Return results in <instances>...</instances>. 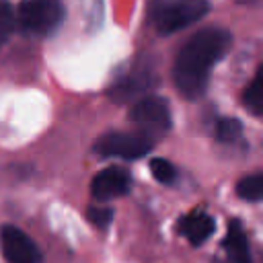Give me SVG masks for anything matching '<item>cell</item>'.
Returning a JSON list of instances; mask_svg holds the SVG:
<instances>
[{
  "label": "cell",
  "mask_w": 263,
  "mask_h": 263,
  "mask_svg": "<svg viewBox=\"0 0 263 263\" xmlns=\"http://www.w3.org/2000/svg\"><path fill=\"white\" fill-rule=\"evenodd\" d=\"M242 136V125L238 119L234 117H222L218 119V125H216V138L224 144H232L236 142L238 138Z\"/></svg>",
  "instance_id": "obj_13"
},
{
  "label": "cell",
  "mask_w": 263,
  "mask_h": 263,
  "mask_svg": "<svg viewBox=\"0 0 263 263\" xmlns=\"http://www.w3.org/2000/svg\"><path fill=\"white\" fill-rule=\"evenodd\" d=\"M150 171H152V177H154L158 183H164V185H171V183L177 179V168H175V164L168 162V160H164V158H152Z\"/></svg>",
  "instance_id": "obj_15"
},
{
  "label": "cell",
  "mask_w": 263,
  "mask_h": 263,
  "mask_svg": "<svg viewBox=\"0 0 263 263\" xmlns=\"http://www.w3.org/2000/svg\"><path fill=\"white\" fill-rule=\"evenodd\" d=\"M238 4H253V2H257V0H236Z\"/></svg>",
  "instance_id": "obj_17"
},
{
  "label": "cell",
  "mask_w": 263,
  "mask_h": 263,
  "mask_svg": "<svg viewBox=\"0 0 263 263\" xmlns=\"http://www.w3.org/2000/svg\"><path fill=\"white\" fill-rule=\"evenodd\" d=\"M86 212H88V220H90L95 226H99V228H105V226H109V222L113 220V210H111V208L90 205Z\"/></svg>",
  "instance_id": "obj_16"
},
{
  "label": "cell",
  "mask_w": 263,
  "mask_h": 263,
  "mask_svg": "<svg viewBox=\"0 0 263 263\" xmlns=\"http://www.w3.org/2000/svg\"><path fill=\"white\" fill-rule=\"evenodd\" d=\"M242 105L255 117H261V113H263V74H261V68L257 70V74L251 80V84L245 88V92H242Z\"/></svg>",
  "instance_id": "obj_11"
},
{
  "label": "cell",
  "mask_w": 263,
  "mask_h": 263,
  "mask_svg": "<svg viewBox=\"0 0 263 263\" xmlns=\"http://www.w3.org/2000/svg\"><path fill=\"white\" fill-rule=\"evenodd\" d=\"M232 35L226 29L210 27L197 31L177 53L173 64V80L177 90L193 101L203 95L212 68L226 55Z\"/></svg>",
  "instance_id": "obj_1"
},
{
  "label": "cell",
  "mask_w": 263,
  "mask_h": 263,
  "mask_svg": "<svg viewBox=\"0 0 263 263\" xmlns=\"http://www.w3.org/2000/svg\"><path fill=\"white\" fill-rule=\"evenodd\" d=\"M152 142L154 140H150L142 132H134V134L132 132H109L97 140L95 150L101 156H117L123 160H134V158L148 154V150L152 148Z\"/></svg>",
  "instance_id": "obj_5"
},
{
  "label": "cell",
  "mask_w": 263,
  "mask_h": 263,
  "mask_svg": "<svg viewBox=\"0 0 263 263\" xmlns=\"http://www.w3.org/2000/svg\"><path fill=\"white\" fill-rule=\"evenodd\" d=\"M152 80H154L152 70L148 66H138L129 74H125L121 80H117L111 86L109 95L113 97V101H127V99L142 95L146 88H150Z\"/></svg>",
  "instance_id": "obj_8"
},
{
  "label": "cell",
  "mask_w": 263,
  "mask_h": 263,
  "mask_svg": "<svg viewBox=\"0 0 263 263\" xmlns=\"http://www.w3.org/2000/svg\"><path fill=\"white\" fill-rule=\"evenodd\" d=\"M66 16L62 0H25L16 10V25L29 35L53 33Z\"/></svg>",
  "instance_id": "obj_3"
},
{
  "label": "cell",
  "mask_w": 263,
  "mask_h": 263,
  "mask_svg": "<svg viewBox=\"0 0 263 263\" xmlns=\"http://www.w3.org/2000/svg\"><path fill=\"white\" fill-rule=\"evenodd\" d=\"M132 187V177L125 168L121 166H107L101 173L95 175L92 183H90V193L95 199H113V197H121L129 191Z\"/></svg>",
  "instance_id": "obj_7"
},
{
  "label": "cell",
  "mask_w": 263,
  "mask_h": 263,
  "mask_svg": "<svg viewBox=\"0 0 263 263\" xmlns=\"http://www.w3.org/2000/svg\"><path fill=\"white\" fill-rule=\"evenodd\" d=\"M129 119L138 125V129L144 136L154 140L166 134V129L171 127V107L162 97H154V95L142 97L134 103L129 111Z\"/></svg>",
  "instance_id": "obj_4"
},
{
  "label": "cell",
  "mask_w": 263,
  "mask_h": 263,
  "mask_svg": "<svg viewBox=\"0 0 263 263\" xmlns=\"http://www.w3.org/2000/svg\"><path fill=\"white\" fill-rule=\"evenodd\" d=\"M14 29H16V14L8 2L0 0V47L10 39Z\"/></svg>",
  "instance_id": "obj_14"
},
{
  "label": "cell",
  "mask_w": 263,
  "mask_h": 263,
  "mask_svg": "<svg viewBox=\"0 0 263 263\" xmlns=\"http://www.w3.org/2000/svg\"><path fill=\"white\" fill-rule=\"evenodd\" d=\"M208 10H210L208 0H150L148 2L150 25L160 35H171L197 23L208 14Z\"/></svg>",
  "instance_id": "obj_2"
},
{
  "label": "cell",
  "mask_w": 263,
  "mask_h": 263,
  "mask_svg": "<svg viewBox=\"0 0 263 263\" xmlns=\"http://www.w3.org/2000/svg\"><path fill=\"white\" fill-rule=\"evenodd\" d=\"M224 249H226V255H228V259L232 263H253L251 245H249V238H247V234L242 230V224L238 220H230L228 222Z\"/></svg>",
  "instance_id": "obj_10"
},
{
  "label": "cell",
  "mask_w": 263,
  "mask_h": 263,
  "mask_svg": "<svg viewBox=\"0 0 263 263\" xmlns=\"http://www.w3.org/2000/svg\"><path fill=\"white\" fill-rule=\"evenodd\" d=\"M236 195L245 201H259L263 195V177L261 173L242 177L236 185Z\"/></svg>",
  "instance_id": "obj_12"
},
{
  "label": "cell",
  "mask_w": 263,
  "mask_h": 263,
  "mask_svg": "<svg viewBox=\"0 0 263 263\" xmlns=\"http://www.w3.org/2000/svg\"><path fill=\"white\" fill-rule=\"evenodd\" d=\"M0 245L4 259L8 263H41V253L37 245L16 226H2L0 230Z\"/></svg>",
  "instance_id": "obj_6"
},
{
  "label": "cell",
  "mask_w": 263,
  "mask_h": 263,
  "mask_svg": "<svg viewBox=\"0 0 263 263\" xmlns=\"http://www.w3.org/2000/svg\"><path fill=\"white\" fill-rule=\"evenodd\" d=\"M214 228H216L214 218L203 214V212H191L185 218H181V222H179V232L193 247H199L201 242H205L212 236Z\"/></svg>",
  "instance_id": "obj_9"
}]
</instances>
